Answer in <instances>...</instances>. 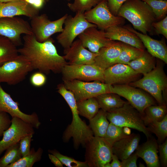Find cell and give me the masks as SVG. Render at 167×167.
<instances>
[{
  "instance_id": "1",
  "label": "cell",
  "mask_w": 167,
  "mask_h": 167,
  "mask_svg": "<svg viewBox=\"0 0 167 167\" xmlns=\"http://www.w3.org/2000/svg\"><path fill=\"white\" fill-rule=\"evenodd\" d=\"M23 39L24 44L18 49L19 54L29 61L34 70L45 74L51 72L59 73L68 64L58 53L51 38L43 42L38 41L33 35H25Z\"/></svg>"
},
{
  "instance_id": "2",
  "label": "cell",
  "mask_w": 167,
  "mask_h": 167,
  "mask_svg": "<svg viewBox=\"0 0 167 167\" xmlns=\"http://www.w3.org/2000/svg\"><path fill=\"white\" fill-rule=\"evenodd\" d=\"M59 93L65 100L71 111L72 119L71 123L64 132L62 139L64 142L73 139L74 147L78 148L82 145L85 146L87 143L93 136L91 129L79 116L77 102L73 93L65 87L61 88Z\"/></svg>"
},
{
  "instance_id": "3",
  "label": "cell",
  "mask_w": 167,
  "mask_h": 167,
  "mask_svg": "<svg viewBox=\"0 0 167 167\" xmlns=\"http://www.w3.org/2000/svg\"><path fill=\"white\" fill-rule=\"evenodd\" d=\"M117 15L125 18L135 30L147 34L152 31L156 16L150 7L142 0H127L119 8Z\"/></svg>"
},
{
  "instance_id": "4",
  "label": "cell",
  "mask_w": 167,
  "mask_h": 167,
  "mask_svg": "<svg viewBox=\"0 0 167 167\" xmlns=\"http://www.w3.org/2000/svg\"><path fill=\"white\" fill-rule=\"evenodd\" d=\"M143 76L128 84L148 93L159 105H166L167 77L163 66L157 62L154 69Z\"/></svg>"
},
{
  "instance_id": "5",
  "label": "cell",
  "mask_w": 167,
  "mask_h": 167,
  "mask_svg": "<svg viewBox=\"0 0 167 167\" xmlns=\"http://www.w3.org/2000/svg\"><path fill=\"white\" fill-rule=\"evenodd\" d=\"M106 113L108 121L113 124L142 132L147 139L152 136L144 123L142 115L128 101L122 107L106 112Z\"/></svg>"
},
{
  "instance_id": "6",
  "label": "cell",
  "mask_w": 167,
  "mask_h": 167,
  "mask_svg": "<svg viewBox=\"0 0 167 167\" xmlns=\"http://www.w3.org/2000/svg\"><path fill=\"white\" fill-rule=\"evenodd\" d=\"M112 144L104 137L93 136L86 144L85 161L89 167H104L110 162Z\"/></svg>"
},
{
  "instance_id": "7",
  "label": "cell",
  "mask_w": 167,
  "mask_h": 167,
  "mask_svg": "<svg viewBox=\"0 0 167 167\" xmlns=\"http://www.w3.org/2000/svg\"><path fill=\"white\" fill-rule=\"evenodd\" d=\"M33 70L29 61L19 54L0 65V84H17L24 80L28 73Z\"/></svg>"
},
{
  "instance_id": "8",
  "label": "cell",
  "mask_w": 167,
  "mask_h": 167,
  "mask_svg": "<svg viewBox=\"0 0 167 167\" xmlns=\"http://www.w3.org/2000/svg\"><path fill=\"white\" fill-rule=\"evenodd\" d=\"M64 24L62 31L56 37L58 42L64 48L68 49L78 36L87 28L96 27L88 22L85 19L84 13H76L74 17L67 15Z\"/></svg>"
},
{
  "instance_id": "9",
  "label": "cell",
  "mask_w": 167,
  "mask_h": 167,
  "mask_svg": "<svg viewBox=\"0 0 167 167\" xmlns=\"http://www.w3.org/2000/svg\"><path fill=\"white\" fill-rule=\"evenodd\" d=\"M63 81L65 87L73 93L76 101L111 92L112 85L99 81L91 82L73 80Z\"/></svg>"
},
{
  "instance_id": "10",
  "label": "cell",
  "mask_w": 167,
  "mask_h": 167,
  "mask_svg": "<svg viewBox=\"0 0 167 167\" xmlns=\"http://www.w3.org/2000/svg\"><path fill=\"white\" fill-rule=\"evenodd\" d=\"M111 92L125 98L142 115L147 107L156 105L155 100L150 94L128 84L112 85Z\"/></svg>"
},
{
  "instance_id": "11",
  "label": "cell",
  "mask_w": 167,
  "mask_h": 167,
  "mask_svg": "<svg viewBox=\"0 0 167 167\" xmlns=\"http://www.w3.org/2000/svg\"><path fill=\"white\" fill-rule=\"evenodd\" d=\"M68 14L54 21L49 19L45 14L37 15L31 18L30 25L33 34L39 42H43L49 39L53 34L61 32Z\"/></svg>"
},
{
  "instance_id": "12",
  "label": "cell",
  "mask_w": 167,
  "mask_h": 167,
  "mask_svg": "<svg viewBox=\"0 0 167 167\" xmlns=\"http://www.w3.org/2000/svg\"><path fill=\"white\" fill-rule=\"evenodd\" d=\"M84 15L88 22L104 31L111 27L120 26L124 21V18L111 13L107 0H101L93 8L85 12Z\"/></svg>"
},
{
  "instance_id": "13",
  "label": "cell",
  "mask_w": 167,
  "mask_h": 167,
  "mask_svg": "<svg viewBox=\"0 0 167 167\" xmlns=\"http://www.w3.org/2000/svg\"><path fill=\"white\" fill-rule=\"evenodd\" d=\"M104 70L94 64H67L63 67L61 73L63 80L99 81L104 82Z\"/></svg>"
},
{
  "instance_id": "14",
  "label": "cell",
  "mask_w": 167,
  "mask_h": 167,
  "mask_svg": "<svg viewBox=\"0 0 167 167\" xmlns=\"http://www.w3.org/2000/svg\"><path fill=\"white\" fill-rule=\"evenodd\" d=\"M22 34L33 35L28 21L16 16L0 18V35L8 38L17 46L22 44Z\"/></svg>"
},
{
  "instance_id": "15",
  "label": "cell",
  "mask_w": 167,
  "mask_h": 167,
  "mask_svg": "<svg viewBox=\"0 0 167 167\" xmlns=\"http://www.w3.org/2000/svg\"><path fill=\"white\" fill-rule=\"evenodd\" d=\"M34 133L32 125L19 118L12 117L10 126L4 132L0 140V156L8 147L19 143L23 137Z\"/></svg>"
},
{
  "instance_id": "16",
  "label": "cell",
  "mask_w": 167,
  "mask_h": 167,
  "mask_svg": "<svg viewBox=\"0 0 167 167\" xmlns=\"http://www.w3.org/2000/svg\"><path fill=\"white\" fill-rule=\"evenodd\" d=\"M5 112L11 116L19 118L38 129L41 124L38 116L35 112L28 114L19 109V103L15 101L10 94L6 92L0 84V113Z\"/></svg>"
},
{
  "instance_id": "17",
  "label": "cell",
  "mask_w": 167,
  "mask_h": 167,
  "mask_svg": "<svg viewBox=\"0 0 167 167\" xmlns=\"http://www.w3.org/2000/svg\"><path fill=\"white\" fill-rule=\"evenodd\" d=\"M140 75L127 64L117 63L104 70V82L112 85L129 84L137 80Z\"/></svg>"
},
{
  "instance_id": "18",
  "label": "cell",
  "mask_w": 167,
  "mask_h": 167,
  "mask_svg": "<svg viewBox=\"0 0 167 167\" xmlns=\"http://www.w3.org/2000/svg\"><path fill=\"white\" fill-rule=\"evenodd\" d=\"M97 27H89L78 36L84 48L95 53H97L101 48L110 45L116 41L106 37L105 31L99 30Z\"/></svg>"
},
{
  "instance_id": "19",
  "label": "cell",
  "mask_w": 167,
  "mask_h": 167,
  "mask_svg": "<svg viewBox=\"0 0 167 167\" xmlns=\"http://www.w3.org/2000/svg\"><path fill=\"white\" fill-rule=\"evenodd\" d=\"M63 56L70 64H93L97 53L92 52L83 45L79 39L74 41L70 46L64 50Z\"/></svg>"
},
{
  "instance_id": "20",
  "label": "cell",
  "mask_w": 167,
  "mask_h": 167,
  "mask_svg": "<svg viewBox=\"0 0 167 167\" xmlns=\"http://www.w3.org/2000/svg\"><path fill=\"white\" fill-rule=\"evenodd\" d=\"M38 10L24 1L0 2V18L24 15L30 18L38 15Z\"/></svg>"
},
{
  "instance_id": "21",
  "label": "cell",
  "mask_w": 167,
  "mask_h": 167,
  "mask_svg": "<svg viewBox=\"0 0 167 167\" xmlns=\"http://www.w3.org/2000/svg\"><path fill=\"white\" fill-rule=\"evenodd\" d=\"M104 31L106 37L112 40L120 41L138 49L144 50L145 47L140 39L125 27L115 26Z\"/></svg>"
},
{
  "instance_id": "22",
  "label": "cell",
  "mask_w": 167,
  "mask_h": 167,
  "mask_svg": "<svg viewBox=\"0 0 167 167\" xmlns=\"http://www.w3.org/2000/svg\"><path fill=\"white\" fill-rule=\"evenodd\" d=\"M136 153L143 159L148 167H159L160 164L158 152V144L157 140L152 136L144 143L138 146Z\"/></svg>"
},
{
  "instance_id": "23",
  "label": "cell",
  "mask_w": 167,
  "mask_h": 167,
  "mask_svg": "<svg viewBox=\"0 0 167 167\" xmlns=\"http://www.w3.org/2000/svg\"><path fill=\"white\" fill-rule=\"evenodd\" d=\"M125 27L136 35L150 54L167 64V48L166 44L163 41L154 39L147 34L140 33L131 27L125 26Z\"/></svg>"
},
{
  "instance_id": "24",
  "label": "cell",
  "mask_w": 167,
  "mask_h": 167,
  "mask_svg": "<svg viewBox=\"0 0 167 167\" xmlns=\"http://www.w3.org/2000/svg\"><path fill=\"white\" fill-rule=\"evenodd\" d=\"M140 139L139 134L133 133L115 141L112 145L113 154L121 161L126 159L136 150Z\"/></svg>"
},
{
  "instance_id": "25",
  "label": "cell",
  "mask_w": 167,
  "mask_h": 167,
  "mask_svg": "<svg viewBox=\"0 0 167 167\" xmlns=\"http://www.w3.org/2000/svg\"><path fill=\"white\" fill-rule=\"evenodd\" d=\"M121 50V42L116 41L101 48L95 58L94 64L105 70L116 64Z\"/></svg>"
},
{
  "instance_id": "26",
  "label": "cell",
  "mask_w": 167,
  "mask_h": 167,
  "mask_svg": "<svg viewBox=\"0 0 167 167\" xmlns=\"http://www.w3.org/2000/svg\"><path fill=\"white\" fill-rule=\"evenodd\" d=\"M126 64L137 73L143 75L152 70L156 65L155 58L145 50L141 56Z\"/></svg>"
},
{
  "instance_id": "27",
  "label": "cell",
  "mask_w": 167,
  "mask_h": 167,
  "mask_svg": "<svg viewBox=\"0 0 167 167\" xmlns=\"http://www.w3.org/2000/svg\"><path fill=\"white\" fill-rule=\"evenodd\" d=\"M95 98L100 108L105 112L121 107L126 102L120 96L112 92L101 94Z\"/></svg>"
},
{
  "instance_id": "28",
  "label": "cell",
  "mask_w": 167,
  "mask_h": 167,
  "mask_svg": "<svg viewBox=\"0 0 167 167\" xmlns=\"http://www.w3.org/2000/svg\"><path fill=\"white\" fill-rule=\"evenodd\" d=\"M89 121V126L94 136L104 137L109 123L106 117V112L101 109L99 110Z\"/></svg>"
},
{
  "instance_id": "29",
  "label": "cell",
  "mask_w": 167,
  "mask_h": 167,
  "mask_svg": "<svg viewBox=\"0 0 167 167\" xmlns=\"http://www.w3.org/2000/svg\"><path fill=\"white\" fill-rule=\"evenodd\" d=\"M166 105H152L147 107L142 115L145 125L147 126L149 124L162 120L167 114Z\"/></svg>"
},
{
  "instance_id": "30",
  "label": "cell",
  "mask_w": 167,
  "mask_h": 167,
  "mask_svg": "<svg viewBox=\"0 0 167 167\" xmlns=\"http://www.w3.org/2000/svg\"><path fill=\"white\" fill-rule=\"evenodd\" d=\"M76 102L79 114L89 120L97 114L100 108L95 97Z\"/></svg>"
},
{
  "instance_id": "31",
  "label": "cell",
  "mask_w": 167,
  "mask_h": 167,
  "mask_svg": "<svg viewBox=\"0 0 167 167\" xmlns=\"http://www.w3.org/2000/svg\"><path fill=\"white\" fill-rule=\"evenodd\" d=\"M18 55L16 46L8 38L0 35V65Z\"/></svg>"
},
{
  "instance_id": "32",
  "label": "cell",
  "mask_w": 167,
  "mask_h": 167,
  "mask_svg": "<svg viewBox=\"0 0 167 167\" xmlns=\"http://www.w3.org/2000/svg\"><path fill=\"white\" fill-rule=\"evenodd\" d=\"M144 50L121 42V50L116 61V64H126L141 56Z\"/></svg>"
},
{
  "instance_id": "33",
  "label": "cell",
  "mask_w": 167,
  "mask_h": 167,
  "mask_svg": "<svg viewBox=\"0 0 167 167\" xmlns=\"http://www.w3.org/2000/svg\"><path fill=\"white\" fill-rule=\"evenodd\" d=\"M43 151L41 148H39L36 151L33 148L28 155L8 165L7 167H32L35 163L41 160Z\"/></svg>"
},
{
  "instance_id": "34",
  "label": "cell",
  "mask_w": 167,
  "mask_h": 167,
  "mask_svg": "<svg viewBox=\"0 0 167 167\" xmlns=\"http://www.w3.org/2000/svg\"><path fill=\"white\" fill-rule=\"evenodd\" d=\"M147 127L151 133L155 135L158 144L162 143L167 137V114L162 120L152 122Z\"/></svg>"
},
{
  "instance_id": "35",
  "label": "cell",
  "mask_w": 167,
  "mask_h": 167,
  "mask_svg": "<svg viewBox=\"0 0 167 167\" xmlns=\"http://www.w3.org/2000/svg\"><path fill=\"white\" fill-rule=\"evenodd\" d=\"M6 150L4 155L0 158V167H7L22 157L19 143L9 147Z\"/></svg>"
},
{
  "instance_id": "36",
  "label": "cell",
  "mask_w": 167,
  "mask_h": 167,
  "mask_svg": "<svg viewBox=\"0 0 167 167\" xmlns=\"http://www.w3.org/2000/svg\"><path fill=\"white\" fill-rule=\"evenodd\" d=\"M101 0H74L73 3H68L67 6L72 12L84 13L94 7Z\"/></svg>"
},
{
  "instance_id": "37",
  "label": "cell",
  "mask_w": 167,
  "mask_h": 167,
  "mask_svg": "<svg viewBox=\"0 0 167 167\" xmlns=\"http://www.w3.org/2000/svg\"><path fill=\"white\" fill-rule=\"evenodd\" d=\"M151 8L156 19L163 18L167 13V1L166 0H142Z\"/></svg>"
},
{
  "instance_id": "38",
  "label": "cell",
  "mask_w": 167,
  "mask_h": 167,
  "mask_svg": "<svg viewBox=\"0 0 167 167\" xmlns=\"http://www.w3.org/2000/svg\"><path fill=\"white\" fill-rule=\"evenodd\" d=\"M127 136L124 132L123 127L110 122L104 137L113 144L115 141Z\"/></svg>"
},
{
  "instance_id": "39",
  "label": "cell",
  "mask_w": 167,
  "mask_h": 167,
  "mask_svg": "<svg viewBox=\"0 0 167 167\" xmlns=\"http://www.w3.org/2000/svg\"><path fill=\"white\" fill-rule=\"evenodd\" d=\"M49 153L57 157L63 164L68 167H88L86 162L80 161L60 153L56 149L48 150Z\"/></svg>"
},
{
  "instance_id": "40",
  "label": "cell",
  "mask_w": 167,
  "mask_h": 167,
  "mask_svg": "<svg viewBox=\"0 0 167 167\" xmlns=\"http://www.w3.org/2000/svg\"><path fill=\"white\" fill-rule=\"evenodd\" d=\"M46 80L45 74L39 71L33 73L30 78L31 84L36 87H40L44 85Z\"/></svg>"
},
{
  "instance_id": "41",
  "label": "cell",
  "mask_w": 167,
  "mask_h": 167,
  "mask_svg": "<svg viewBox=\"0 0 167 167\" xmlns=\"http://www.w3.org/2000/svg\"><path fill=\"white\" fill-rule=\"evenodd\" d=\"M32 135H26L20 140L19 148L22 157L28 155L30 151V144L33 136Z\"/></svg>"
},
{
  "instance_id": "42",
  "label": "cell",
  "mask_w": 167,
  "mask_h": 167,
  "mask_svg": "<svg viewBox=\"0 0 167 167\" xmlns=\"http://www.w3.org/2000/svg\"><path fill=\"white\" fill-rule=\"evenodd\" d=\"M156 32L159 34L162 35L167 38V16L157 22H154L152 24Z\"/></svg>"
},
{
  "instance_id": "43",
  "label": "cell",
  "mask_w": 167,
  "mask_h": 167,
  "mask_svg": "<svg viewBox=\"0 0 167 167\" xmlns=\"http://www.w3.org/2000/svg\"><path fill=\"white\" fill-rule=\"evenodd\" d=\"M160 162L163 167L167 166V139L162 143L158 144Z\"/></svg>"
},
{
  "instance_id": "44",
  "label": "cell",
  "mask_w": 167,
  "mask_h": 167,
  "mask_svg": "<svg viewBox=\"0 0 167 167\" xmlns=\"http://www.w3.org/2000/svg\"><path fill=\"white\" fill-rule=\"evenodd\" d=\"M11 119L7 113H0V137L2 136L4 132L10 126Z\"/></svg>"
},
{
  "instance_id": "45",
  "label": "cell",
  "mask_w": 167,
  "mask_h": 167,
  "mask_svg": "<svg viewBox=\"0 0 167 167\" xmlns=\"http://www.w3.org/2000/svg\"><path fill=\"white\" fill-rule=\"evenodd\" d=\"M139 157L136 153H133L121 161V167H137V161Z\"/></svg>"
},
{
  "instance_id": "46",
  "label": "cell",
  "mask_w": 167,
  "mask_h": 167,
  "mask_svg": "<svg viewBox=\"0 0 167 167\" xmlns=\"http://www.w3.org/2000/svg\"><path fill=\"white\" fill-rule=\"evenodd\" d=\"M127 0H107L109 8L111 13L117 15L118 11L123 3Z\"/></svg>"
},
{
  "instance_id": "47",
  "label": "cell",
  "mask_w": 167,
  "mask_h": 167,
  "mask_svg": "<svg viewBox=\"0 0 167 167\" xmlns=\"http://www.w3.org/2000/svg\"><path fill=\"white\" fill-rule=\"evenodd\" d=\"M27 3L38 10L43 6L45 0H23Z\"/></svg>"
},
{
  "instance_id": "48",
  "label": "cell",
  "mask_w": 167,
  "mask_h": 167,
  "mask_svg": "<svg viewBox=\"0 0 167 167\" xmlns=\"http://www.w3.org/2000/svg\"><path fill=\"white\" fill-rule=\"evenodd\" d=\"M48 156L51 162L57 167H62L63 164L56 156L51 154H49Z\"/></svg>"
},
{
  "instance_id": "49",
  "label": "cell",
  "mask_w": 167,
  "mask_h": 167,
  "mask_svg": "<svg viewBox=\"0 0 167 167\" xmlns=\"http://www.w3.org/2000/svg\"><path fill=\"white\" fill-rule=\"evenodd\" d=\"M112 161L110 163L111 167H121V161L118 157L113 154L112 156Z\"/></svg>"
},
{
  "instance_id": "50",
  "label": "cell",
  "mask_w": 167,
  "mask_h": 167,
  "mask_svg": "<svg viewBox=\"0 0 167 167\" xmlns=\"http://www.w3.org/2000/svg\"><path fill=\"white\" fill-rule=\"evenodd\" d=\"M123 128L124 132L126 135H128L131 134L130 128L127 127H123Z\"/></svg>"
},
{
  "instance_id": "51",
  "label": "cell",
  "mask_w": 167,
  "mask_h": 167,
  "mask_svg": "<svg viewBox=\"0 0 167 167\" xmlns=\"http://www.w3.org/2000/svg\"><path fill=\"white\" fill-rule=\"evenodd\" d=\"M23 0H0V2H14L16 1H21Z\"/></svg>"
},
{
  "instance_id": "52",
  "label": "cell",
  "mask_w": 167,
  "mask_h": 167,
  "mask_svg": "<svg viewBox=\"0 0 167 167\" xmlns=\"http://www.w3.org/2000/svg\"><path fill=\"white\" fill-rule=\"evenodd\" d=\"M104 167H111V164L110 162L106 163L104 166Z\"/></svg>"
},
{
  "instance_id": "53",
  "label": "cell",
  "mask_w": 167,
  "mask_h": 167,
  "mask_svg": "<svg viewBox=\"0 0 167 167\" xmlns=\"http://www.w3.org/2000/svg\"><path fill=\"white\" fill-rule=\"evenodd\" d=\"M139 167H145L144 165L142 163L140 162L139 164Z\"/></svg>"
},
{
  "instance_id": "54",
  "label": "cell",
  "mask_w": 167,
  "mask_h": 167,
  "mask_svg": "<svg viewBox=\"0 0 167 167\" xmlns=\"http://www.w3.org/2000/svg\"><path fill=\"white\" fill-rule=\"evenodd\" d=\"M45 0V1H48V0Z\"/></svg>"
}]
</instances>
